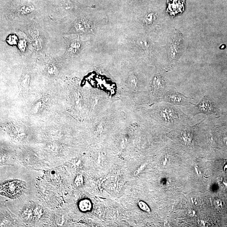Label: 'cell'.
Segmentation results:
<instances>
[{
	"instance_id": "6da1fadb",
	"label": "cell",
	"mask_w": 227,
	"mask_h": 227,
	"mask_svg": "<svg viewBox=\"0 0 227 227\" xmlns=\"http://www.w3.org/2000/svg\"><path fill=\"white\" fill-rule=\"evenodd\" d=\"M26 188V183L21 180H9L1 186V194L11 199L18 197L21 195Z\"/></svg>"
},
{
	"instance_id": "7a4b0ae2",
	"label": "cell",
	"mask_w": 227,
	"mask_h": 227,
	"mask_svg": "<svg viewBox=\"0 0 227 227\" xmlns=\"http://www.w3.org/2000/svg\"><path fill=\"white\" fill-rule=\"evenodd\" d=\"M159 116L165 124H174L184 118L186 115L173 106L166 105L159 109Z\"/></svg>"
},
{
	"instance_id": "3957f363",
	"label": "cell",
	"mask_w": 227,
	"mask_h": 227,
	"mask_svg": "<svg viewBox=\"0 0 227 227\" xmlns=\"http://www.w3.org/2000/svg\"><path fill=\"white\" fill-rule=\"evenodd\" d=\"M196 108V112L194 115L199 114H204L207 115H214L219 116V111L215 107V104L209 96L205 95L201 102L197 105L192 104Z\"/></svg>"
},
{
	"instance_id": "277c9868",
	"label": "cell",
	"mask_w": 227,
	"mask_h": 227,
	"mask_svg": "<svg viewBox=\"0 0 227 227\" xmlns=\"http://www.w3.org/2000/svg\"><path fill=\"white\" fill-rule=\"evenodd\" d=\"M164 101L171 104L186 106L191 103V98L179 93L175 88H172L166 92L164 96Z\"/></svg>"
},
{
	"instance_id": "5b68a950",
	"label": "cell",
	"mask_w": 227,
	"mask_h": 227,
	"mask_svg": "<svg viewBox=\"0 0 227 227\" xmlns=\"http://www.w3.org/2000/svg\"><path fill=\"white\" fill-rule=\"evenodd\" d=\"M30 77L28 74L23 75L20 81L19 91L23 94L28 92L30 87Z\"/></svg>"
},
{
	"instance_id": "8992f818",
	"label": "cell",
	"mask_w": 227,
	"mask_h": 227,
	"mask_svg": "<svg viewBox=\"0 0 227 227\" xmlns=\"http://www.w3.org/2000/svg\"><path fill=\"white\" fill-rule=\"evenodd\" d=\"M163 87V82L161 78L159 76L155 77L151 89L152 94H158V93L162 91Z\"/></svg>"
},
{
	"instance_id": "52a82bcc",
	"label": "cell",
	"mask_w": 227,
	"mask_h": 227,
	"mask_svg": "<svg viewBox=\"0 0 227 227\" xmlns=\"http://www.w3.org/2000/svg\"><path fill=\"white\" fill-rule=\"evenodd\" d=\"M78 208L82 212L89 211L92 208L91 203L89 200H82L79 203Z\"/></svg>"
},
{
	"instance_id": "ba28073f",
	"label": "cell",
	"mask_w": 227,
	"mask_h": 227,
	"mask_svg": "<svg viewBox=\"0 0 227 227\" xmlns=\"http://www.w3.org/2000/svg\"><path fill=\"white\" fill-rule=\"evenodd\" d=\"M80 47V44L79 43L74 42L72 43L70 45L69 48V51L71 53H75L77 52L78 50Z\"/></svg>"
},
{
	"instance_id": "9c48e42d",
	"label": "cell",
	"mask_w": 227,
	"mask_h": 227,
	"mask_svg": "<svg viewBox=\"0 0 227 227\" xmlns=\"http://www.w3.org/2000/svg\"><path fill=\"white\" fill-rule=\"evenodd\" d=\"M128 82L129 86L131 88H136L138 81L136 77L134 76H132L129 78Z\"/></svg>"
},
{
	"instance_id": "30bf717a",
	"label": "cell",
	"mask_w": 227,
	"mask_h": 227,
	"mask_svg": "<svg viewBox=\"0 0 227 227\" xmlns=\"http://www.w3.org/2000/svg\"><path fill=\"white\" fill-rule=\"evenodd\" d=\"M137 44L140 47L143 48H145L148 46L147 43L144 40H139L137 41Z\"/></svg>"
},
{
	"instance_id": "8fae6325",
	"label": "cell",
	"mask_w": 227,
	"mask_h": 227,
	"mask_svg": "<svg viewBox=\"0 0 227 227\" xmlns=\"http://www.w3.org/2000/svg\"><path fill=\"white\" fill-rule=\"evenodd\" d=\"M17 37L15 35L11 36L8 38V41L9 44L11 45H14V44H16L17 42Z\"/></svg>"
},
{
	"instance_id": "7c38bea8",
	"label": "cell",
	"mask_w": 227,
	"mask_h": 227,
	"mask_svg": "<svg viewBox=\"0 0 227 227\" xmlns=\"http://www.w3.org/2000/svg\"><path fill=\"white\" fill-rule=\"evenodd\" d=\"M48 71L50 74H54L56 73V68L53 65H49L48 67Z\"/></svg>"
},
{
	"instance_id": "4fadbf2b",
	"label": "cell",
	"mask_w": 227,
	"mask_h": 227,
	"mask_svg": "<svg viewBox=\"0 0 227 227\" xmlns=\"http://www.w3.org/2000/svg\"><path fill=\"white\" fill-rule=\"evenodd\" d=\"M139 206L140 208H141L143 210L145 211H148L149 210V208L147 205L145 204L144 202H143L142 201L139 202Z\"/></svg>"
},
{
	"instance_id": "5bb4252c",
	"label": "cell",
	"mask_w": 227,
	"mask_h": 227,
	"mask_svg": "<svg viewBox=\"0 0 227 227\" xmlns=\"http://www.w3.org/2000/svg\"><path fill=\"white\" fill-rule=\"evenodd\" d=\"M19 47L20 49L24 51L26 48V42L24 40H21L20 41L19 44Z\"/></svg>"
}]
</instances>
